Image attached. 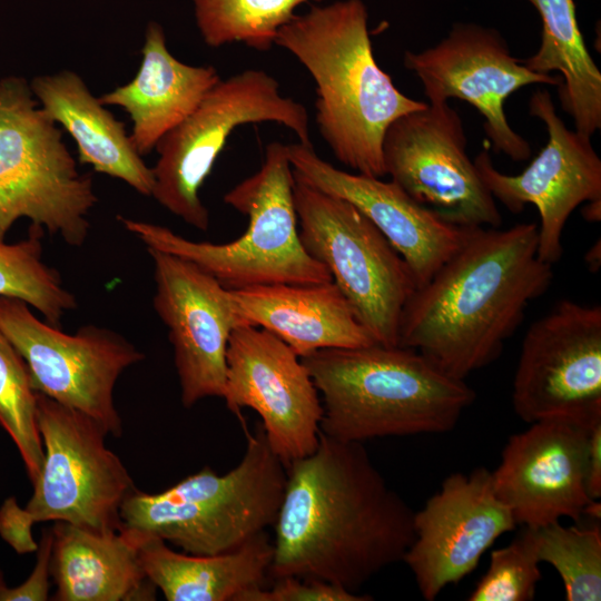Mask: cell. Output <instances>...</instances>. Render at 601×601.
I'll return each mask as SVG.
<instances>
[{
    "label": "cell",
    "instance_id": "obj_1",
    "mask_svg": "<svg viewBox=\"0 0 601 601\" xmlns=\"http://www.w3.org/2000/svg\"><path fill=\"white\" fill-rule=\"evenodd\" d=\"M414 511L358 442L321 432L313 453L286 466L269 575L357 590L403 560Z\"/></svg>",
    "mask_w": 601,
    "mask_h": 601
},
{
    "label": "cell",
    "instance_id": "obj_2",
    "mask_svg": "<svg viewBox=\"0 0 601 601\" xmlns=\"http://www.w3.org/2000/svg\"><path fill=\"white\" fill-rule=\"evenodd\" d=\"M538 225L472 227L459 249L406 300L397 345L465 380L495 361L531 302L550 288Z\"/></svg>",
    "mask_w": 601,
    "mask_h": 601
},
{
    "label": "cell",
    "instance_id": "obj_3",
    "mask_svg": "<svg viewBox=\"0 0 601 601\" xmlns=\"http://www.w3.org/2000/svg\"><path fill=\"white\" fill-rule=\"evenodd\" d=\"M367 20L362 0L312 6L280 28L275 46L312 76L315 122L335 158L357 174L382 178L387 127L427 102L405 96L378 66Z\"/></svg>",
    "mask_w": 601,
    "mask_h": 601
},
{
    "label": "cell",
    "instance_id": "obj_4",
    "mask_svg": "<svg viewBox=\"0 0 601 601\" xmlns=\"http://www.w3.org/2000/svg\"><path fill=\"white\" fill-rule=\"evenodd\" d=\"M300 359L322 400L321 432L344 442L446 433L475 400L413 348L374 343Z\"/></svg>",
    "mask_w": 601,
    "mask_h": 601
},
{
    "label": "cell",
    "instance_id": "obj_5",
    "mask_svg": "<svg viewBox=\"0 0 601 601\" xmlns=\"http://www.w3.org/2000/svg\"><path fill=\"white\" fill-rule=\"evenodd\" d=\"M294 183L287 145L268 144L260 168L224 196L226 205L248 217L245 233L227 244L194 242L157 224L118 219L147 248L185 258L229 289L332 282L300 242Z\"/></svg>",
    "mask_w": 601,
    "mask_h": 601
},
{
    "label": "cell",
    "instance_id": "obj_6",
    "mask_svg": "<svg viewBox=\"0 0 601 601\" xmlns=\"http://www.w3.org/2000/svg\"><path fill=\"white\" fill-rule=\"evenodd\" d=\"M248 433L240 462L225 474L205 467L175 485L122 502L118 529L156 536L190 554L235 550L273 526L286 467L268 445L260 423Z\"/></svg>",
    "mask_w": 601,
    "mask_h": 601
},
{
    "label": "cell",
    "instance_id": "obj_7",
    "mask_svg": "<svg viewBox=\"0 0 601 601\" xmlns=\"http://www.w3.org/2000/svg\"><path fill=\"white\" fill-rule=\"evenodd\" d=\"M32 96L21 78L0 81V240L28 218L80 247L98 201L92 179L78 170L61 130Z\"/></svg>",
    "mask_w": 601,
    "mask_h": 601
},
{
    "label": "cell",
    "instance_id": "obj_8",
    "mask_svg": "<svg viewBox=\"0 0 601 601\" xmlns=\"http://www.w3.org/2000/svg\"><path fill=\"white\" fill-rule=\"evenodd\" d=\"M276 122L309 145L305 106L283 96L279 82L260 69L221 79L197 108L157 144L151 196L198 230L209 227V211L199 197L206 178L233 131L242 125Z\"/></svg>",
    "mask_w": 601,
    "mask_h": 601
},
{
    "label": "cell",
    "instance_id": "obj_9",
    "mask_svg": "<svg viewBox=\"0 0 601 601\" xmlns=\"http://www.w3.org/2000/svg\"><path fill=\"white\" fill-rule=\"evenodd\" d=\"M294 176L304 248L327 268L374 341L398 346L401 314L416 289L407 264L354 205Z\"/></svg>",
    "mask_w": 601,
    "mask_h": 601
},
{
    "label": "cell",
    "instance_id": "obj_10",
    "mask_svg": "<svg viewBox=\"0 0 601 601\" xmlns=\"http://www.w3.org/2000/svg\"><path fill=\"white\" fill-rule=\"evenodd\" d=\"M37 421L45 459L24 506L30 519L117 531L121 504L136 487L122 461L106 446V431L87 414L39 392Z\"/></svg>",
    "mask_w": 601,
    "mask_h": 601
},
{
    "label": "cell",
    "instance_id": "obj_11",
    "mask_svg": "<svg viewBox=\"0 0 601 601\" xmlns=\"http://www.w3.org/2000/svg\"><path fill=\"white\" fill-rule=\"evenodd\" d=\"M57 327L36 317L26 302L0 296V332L24 359L33 388L120 437L115 386L122 372L145 354L106 327L85 325L75 334Z\"/></svg>",
    "mask_w": 601,
    "mask_h": 601
},
{
    "label": "cell",
    "instance_id": "obj_12",
    "mask_svg": "<svg viewBox=\"0 0 601 601\" xmlns=\"http://www.w3.org/2000/svg\"><path fill=\"white\" fill-rule=\"evenodd\" d=\"M518 416L591 427L601 421V307L559 302L522 341L512 384Z\"/></svg>",
    "mask_w": 601,
    "mask_h": 601
},
{
    "label": "cell",
    "instance_id": "obj_13",
    "mask_svg": "<svg viewBox=\"0 0 601 601\" xmlns=\"http://www.w3.org/2000/svg\"><path fill=\"white\" fill-rule=\"evenodd\" d=\"M382 154L386 175L411 198L459 227H500L502 216L466 154L457 111L428 104L386 129Z\"/></svg>",
    "mask_w": 601,
    "mask_h": 601
},
{
    "label": "cell",
    "instance_id": "obj_14",
    "mask_svg": "<svg viewBox=\"0 0 601 601\" xmlns=\"http://www.w3.org/2000/svg\"><path fill=\"white\" fill-rule=\"evenodd\" d=\"M403 62L422 82L428 104L457 98L472 105L484 118L493 151L515 161L528 159L531 146L509 125L505 100L525 86L561 83L560 76L532 71L512 56L497 30L475 23L453 24L435 46L405 51Z\"/></svg>",
    "mask_w": 601,
    "mask_h": 601
},
{
    "label": "cell",
    "instance_id": "obj_15",
    "mask_svg": "<svg viewBox=\"0 0 601 601\" xmlns=\"http://www.w3.org/2000/svg\"><path fill=\"white\" fill-rule=\"evenodd\" d=\"M223 398L243 423L254 410L272 451L285 467L315 451L323 405L300 357L280 338L254 325L236 327L226 354Z\"/></svg>",
    "mask_w": 601,
    "mask_h": 601
},
{
    "label": "cell",
    "instance_id": "obj_16",
    "mask_svg": "<svg viewBox=\"0 0 601 601\" xmlns=\"http://www.w3.org/2000/svg\"><path fill=\"white\" fill-rule=\"evenodd\" d=\"M529 112L546 127V145L518 175L499 171L486 149L474 159L479 175L494 197L513 214L532 204L540 215L538 256L554 265L563 255L562 234L582 203L601 201V159L590 137L569 129L558 116L551 95L538 89Z\"/></svg>",
    "mask_w": 601,
    "mask_h": 601
},
{
    "label": "cell",
    "instance_id": "obj_17",
    "mask_svg": "<svg viewBox=\"0 0 601 601\" xmlns=\"http://www.w3.org/2000/svg\"><path fill=\"white\" fill-rule=\"evenodd\" d=\"M147 250L154 265L152 305L168 329L183 405L223 397L230 334L249 324L231 290L214 276L174 254Z\"/></svg>",
    "mask_w": 601,
    "mask_h": 601
},
{
    "label": "cell",
    "instance_id": "obj_18",
    "mask_svg": "<svg viewBox=\"0 0 601 601\" xmlns=\"http://www.w3.org/2000/svg\"><path fill=\"white\" fill-rule=\"evenodd\" d=\"M515 525L494 491L492 472L477 467L469 474L452 473L414 512V540L402 561L424 600L433 601L470 574L495 540Z\"/></svg>",
    "mask_w": 601,
    "mask_h": 601
},
{
    "label": "cell",
    "instance_id": "obj_19",
    "mask_svg": "<svg viewBox=\"0 0 601 601\" xmlns=\"http://www.w3.org/2000/svg\"><path fill=\"white\" fill-rule=\"evenodd\" d=\"M589 432L568 421L543 420L509 437L492 479L516 524L540 529L564 516L581 520L594 501L587 485Z\"/></svg>",
    "mask_w": 601,
    "mask_h": 601
},
{
    "label": "cell",
    "instance_id": "obj_20",
    "mask_svg": "<svg viewBox=\"0 0 601 601\" xmlns=\"http://www.w3.org/2000/svg\"><path fill=\"white\" fill-rule=\"evenodd\" d=\"M287 147L294 174L349 201L365 215L405 260L416 288L426 284L462 245L469 228L444 220L392 180L336 168L316 154L313 144Z\"/></svg>",
    "mask_w": 601,
    "mask_h": 601
},
{
    "label": "cell",
    "instance_id": "obj_21",
    "mask_svg": "<svg viewBox=\"0 0 601 601\" xmlns=\"http://www.w3.org/2000/svg\"><path fill=\"white\" fill-rule=\"evenodd\" d=\"M242 317L285 342L299 357L376 343L332 282L230 289Z\"/></svg>",
    "mask_w": 601,
    "mask_h": 601
},
{
    "label": "cell",
    "instance_id": "obj_22",
    "mask_svg": "<svg viewBox=\"0 0 601 601\" xmlns=\"http://www.w3.org/2000/svg\"><path fill=\"white\" fill-rule=\"evenodd\" d=\"M141 55L134 79L99 99L125 109L132 121L130 139L144 156L197 108L220 76L213 66H193L173 56L162 27L154 21L147 24Z\"/></svg>",
    "mask_w": 601,
    "mask_h": 601
},
{
    "label": "cell",
    "instance_id": "obj_23",
    "mask_svg": "<svg viewBox=\"0 0 601 601\" xmlns=\"http://www.w3.org/2000/svg\"><path fill=\"white\" fill-rule=\"evenodd\" d=\"M50 572L56 601L155 600L156 587L140 559L141 535L118 529L97 532L63 521L51 528Z\"/></svg>",
    "mask_w": 601,
    "mask_h": 601
},
{
    "label": "cell",
    "instance_id": "obj_24",
    "mask_svg": "<svg viewBox=\"0 0 601 601\" xmlns=\"http://www.w3.org/2000/svg\"><path fill=\"white\" fill-rule=\"evenodd\" d=\"M30 89L45 114L72 137L81 164L151 196L154 174L119 121L71 70L37 76Z\"/></svg>",
    "mask_w": 601,
    "mask_h": 601
},
{
    "label": "cell",
    "instance_id": "obj_25",
    "mask_svg": "<svg viewBox=\"0 0 601 601\" xmlns=\"http://www.w3.org/2000/svg\"><path fill=\"white\" fill-rule=\"evenodd\" d=\"M272 558L266 531L211 555L176 552L156 536L141 535L139 545L145 574L168 601H239L245 592L265 585Z\"/></svg>",
    "mask_w": 601,
    "mask_h": 601
},
{
    "label": "cell",
    "instance_id": "obj_26",
    "mask_svg": "<svg viewBox=\"0 0 601 601\" xmlns=\"http://www.w3.org/2000/svg\"><path fill=\"white\" fill-rule=\"evenodd\" d=\"M542 21L536 52L521 61L532 71L560 72L559 96L574 130L590 137L601 128V72L582 37L573 0H528Z\"/></svg>",
    "mask_w": 601,
    "mask_h": 601
},
{
    "label": "cell",
    "instance_id": "obj_27",
    "mask_svg": "<svg viewBox=\"0 0 601 601\" xmlns=\"http://www.w3.org/2000/svg\"><path fill=\"white\" fill-rule=\"evenodd\" d=\"M322 1L191 0L196 26L207 46L219 48L239 42L258 51L275 46L278 31L299 6Z\"/></svg>",
    "mask_w": 601,
    "mask_h": 601
},
{
    "label": "cell",
    "instance_id": "obj_28",
    "mask_svg": "<svg viewBox=\"0 0 601 601\" xmlns=\"http://www.w3.org/2000/svg\"><path fill=\"white\" fill-rule=\"evenodd\" d=\"M43 229L32 225L29 236L18 243L0 240V296L26 302L58 326L77 299L62 283L59 273L42 259Z\"/></svg>",
    "mask_w": 601,
    "mask_h": 601
},
{
    "label": "cell",
    "instance_id": "obj_29",
    "mask_svg": "<svg viewBox=\"0 0 601 601\" xmlns=\"http://www.w3.org/2000/svg\"><path fill=\"white\" fill-rule=\"evenodd\" d=\"M540 562L560 574L568 601L601 600V528L563 526L555 522L533 529Z\"/></svg>",
    "mask_w": 601,
    "mask_h": 601
},
{
    "label": "cell",
    "instance_id": "obj_30",
    "mask_svg": "<svg viewBox=\"0 0 601 601\" xmlns=\"http://www.w3.org/2000/svg\"><path fill=\"white\" fill-rule=\"evenodd\" d=\"M0 424L18 447L32 483L45 459L37 421V391L24 359L1 332Z\"/></svg>",
    "mask_w": 601,
    "mask_h": 601
},
{
    "label": "cell",
    "instance_id": "obj_31",
    "mask_svg": "<svg viewBox=\"0 0 601 601\" xmlns=\"http://www.w3.org/2000/svg\"><path fill=\"white\" fill-rule=\"evenodd\" d=\"M534 531L525 530L509 545L493 550L487 571L471 592L470 601H531L542 574Z\"/></svg>",
    "mask_w": 601,
    "mask_h": 601
},
{
    "label": "cell",
    "instance_id": "obj_32",
    "mask_svg": "<svg viewBox=\"0 0 601 601\" xmlns=\"http://www.w3.org/2000/svg\"><path fill=\"white\" fill-rule=\"evenodd\" d=\"M270 588L259 587L245 592L239 601H371L370 594H358L324 581L280 577Z\"/></svg>",
    "mask_w": 601,
    "mask_h": 601
},
{
    "label": "cell",
    "instance_id": "obj_33",
    "mask_svg": "<svg viewBox=\"0 0 601 601\" xmlns=\"http://www.w3.org/2000/svg\"><path fill=\"white\" fill-rule=\"evenodd\" d=\"M52 540V530L45 529L36 551L37 561L32 573L18 587H4L0 591V601H46L49 599Z\"/></svg>",
    "mask_w": 601,
    "mask_h": 601
},
{
    "label": "cell",
    "instance_id": "obj_34",
    "mask_svg": "<svg viewBox=\"0 0 601 601\" xmlns=\"http://www.w3.org/2000/svg\"><path fill=\"white\" fill-rule=\"evenodd\" d=\"M35 522L16 497H8L0 508V535L19 554L36 552L38 543L32 535Z\"/></svg>",
    "mask_w": 601,
    "mask_h": 601
},
{
    "label": "cell",
    "instance_id": "obj_35",
    "mask_svg": "<svg viewBox=\"0 0 601 601\" xmlns=\"http://www.w3.org/2000/svg\"><path fill=\"white\" fill-rule=\"evenodd\" d=\"M587 485L591 499L601 497V421L590 427Z\"/></svg>",
    "mask_w": 601,
    "mask_h": 601
},
{
    "label": "cell",
    "instance_id": "obj_36",
    "mask_svg": "<svg viewBox=\"0 0 601 601\" xmlns=\"http://www.w3.org/2000/svg\"><path fill=\"white\" fill-rule=\"evenodd\" d=\"M584 260L588 268L595 273L601 266V245L600 239H598L585 253Z\"/></svg>",
    "mask_w": 601,
    "mask_h": 601
},
{
    "label": "cell",
    "instance_id": "obj_37",
    "mask_svg": "<svg viewBox=\"0 0 601 601\" xmlns=\"http://www.w3.org/2000/svg\"><path fill=\"white\" fill-rule=\"evenodd\" d=\"M583 216L587 221H599L601 218V201L588 203L583 209Z\"/></svg>",
    "mask_w": 601,
    "mask_h": 601
},
{
    "label": "cell",
    "instance_id": "obj_38",
    "mask_svg": "<svg viewBox=\"0 0 601 601\" xmlns=\"http://www.w3.org/2000/svg\"><path fill=\"white\" fill-rule=\"evenodd\" d=\"M7 587L2 571L0 570V591Z\"/></svg>",
    "mask_w": 601,
    "mask_h": 601
}]
</instances>
